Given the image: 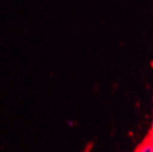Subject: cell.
Masks as SVG:
<instances>
[{"label": "cell", "instance_id": "cell-1", "mask_svg": "<svg viewBox=\"0 0 153 152\" xmlns=\"http://www.w3.org/2000/svg\"><path fill=\"white\" fill-rule=\"evenodd\" d=\"M134 152H153V146L145 139L136 148Z\"/></svg>", "mask_w": 153, "mask_h": 152}, {"label": "cell", "instance_id": "cell-2", "mask_svg": "<svg viewBox=\"0 0 153 152\" xmlns=\"http://www.w3.org/2000/svg\"><path fill=\"white\" fill-rule=\"evenodd\" d=\"M152 146H153V123H152V126H151V128L149 132V134H148V137L146 139Z\"/></svg>", "mask_w": 153, "mask_h": 152}, {"label": "cell", "instance_id": "cell-3", "mask_svg": "<svg viewBox=\"0 0 153 152\" xmlns=\"http://www.w3.org/2000/svg\"><path fill=\"white\" fill-rule=\"evenodd\" d=\"M152 112H153V108H152Z\"/></svg>", "mask_w": 153, "mask_h": 152}]
</instances>
